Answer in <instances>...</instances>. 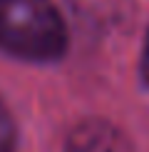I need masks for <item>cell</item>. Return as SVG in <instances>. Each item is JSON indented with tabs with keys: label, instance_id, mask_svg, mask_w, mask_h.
<instances>
[{
	"label": "cell",
	"instance_id": "2",
	"mask_svg": "<svg viewBox=\"0 0 149 152\" xmlns=\"http://www.w3.org/2000/svg\"><path fill=\"white\" fill-rule=\"evenodd\" d=\"M67 152H134L127 135L107 120H85L70 132Z\"/></svg>",
	"mask_w": 149,
	"mask_h": 152
},
{
	"label": "cell",
	"instance_id": "3",
	"mask_svg": "<svg viewBox=\"0 0 149 152\" xmlns=\"http://www.w3.org/2000/svg\"><path fill=\"white\" fill-rule=\"evenodd\" d=\"M15 122H12L8 107L0 102V152H12L15 147Z\"/></svg>",
	"mask_w": 149,
	"mask_h": 152
},
{
	"label": "cell",
	"instance_id": "1",
	"mask_svg": "<svg viewBox=\"0 0 149 152\" xmlns=\"http://www.w3.org/2000/svg\"><path fill=\"white\" fill-rule=\"evenodd\" d=\"M0 50L27 62H52L67 50V28L50 0H0Z\"/></svg>",
	"mask_w": 149,
	"mask_h": 152
},
{
	"label": "cell",
	"instance_id": "4",
	"mask_svg": "<svg viewBox=\"0 0 149 152\" xmlns=\"http://www.w3.org/2000/svg\"><path fill=\"white\" fill-rule=\"evenodd\" d=\"M142 82L149 90V33H147V42H144V53H142Z\"/></svg>",
	"mask_w": 149,
	"mask_h": 152
}]
</instances>
